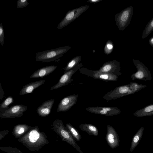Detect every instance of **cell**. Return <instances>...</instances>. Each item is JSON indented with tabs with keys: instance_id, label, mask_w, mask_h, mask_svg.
<instances>
[{
	"instance_id": "4",
	"label": "cell",
	"mask_w": 153,
	"mask_h": 153,
	"mask_svg": "<svg viewBox=\"0 0 153 153\" xmlns=\"http://www.w3.org/2000/svg\"><path fill=\"white\" fill-rule=\"evenodd\" d=\"M53 126L54 131L59 135L63 140L69 144L79 153H83L81 151L80 148L75 142L69 131L64 126L62 120L56 119L53 121Z\"/></svg>"
},
{
	"instance_id": "8",
	"label": "cell",
	"mask_w": 153,
	"mask_h": 153,
	"mask_svg": "<svg viewBox=\"0 0 153 153\" xmlns=\"http://www.w3.org/2000/svg\"><path fill=\"white\" fill-rule=\"evenodd\" d=\"M79 70L81 74L85 75L88 76L105 81H115L118 79L117 76L102 73L97 70H90L84 68H81Z\"/></svg>"
},
{
	"instance_id": "28",
	"label": "cell",
	"mask_w": 153,
	"mask_h": 153,
	"mask_svg": "<svg viewBox=\"0 0 153 153\" xmlns=\"http://www.w3.org/2000/svg\"><path fill=\"white\" fill-rule=\"evenodd\" d=\"M4 33L3 25L0 24V43L3 45L4 41Z\"/></svg>"
},
{
	"instance_id": "10",
	"label": "cell",
	"mask_w": 153,
	"mask_h": 153,
	"mask_svg": "<svg viewBox=\"0 0 153 153\" xmlns=\"http://www.w3.org/2000/svg\"><path fill=\"white\" fill-rule=\"evenodd\" d=\"M83 66L81 63H79L73 68L64 73L56 85L52 87L51 90H55L67 85L73 80L72 76L78 70Z\"/></svg>"
},
{
	"instance_id": "13",
	"label": "cell",
	"mask_w": 153,
	"mask_h": 153,
	"mask_svg": "<svg viewBox=\"0 0 153 153\" xmlns=\"http://www.w3.org/2000/svg\"><path fill=\"white\" fill-rule=\"evenodd\" d=\"M78 94H73L63 98L59 104L57 111H67L75 105L78 100Z\"/></svg>"
},
{
	"instance_id": "20",
	"label": "cell",
	"mask_w": 153,
	"mask_h": 153,
	"mask_svg": "<svg viewBox=\"0 0 153 153\" xmlns=\"http://www.w3.org/2000/svg\"><path fill=\"white\" fill-rule=\"evenodd\" d=\"M31 127L26 124H19L14 128L13 132L15 136L19 137L26 132Z\"/></svg>"
},
{
	"instance_id": "29",
	"label": "cell",
	"mask_w": 153,
	"mask_h": 153,
	"mask_svg": "<svg viewBox=\"0 0 153 153\" xmlns=\"http://www.w3.org/2000/svg\"><path fill=\"white\" fill-rule=\"evenodd\" d=\"M4 91H3L2 85L0 83V100H1L4 96Z\"/></svg>"
},
{
	"instance_id": "5",
	"label": "cell",
	"mask_w": 153,
	"mask_h": 153,
	"mask_svg": "<svg viewBox=\"0 0 153 153\" xmlns=\"http://www.w3.org/2000/svg\"><path fill=\"white\" fill-rule=\"evenodd\" d=\"M133 13V7H128L115 16L116 24L120 31H123L130 23Z\"/></svg>"
},
{
	"instance_id": "16",
	"label": "cell",
	"mask_w": 153,
	"mask_h": 153,
	"mask_svg": "<svg viewBox=\"0 0 153 153\" xmlns=\"http://www.w3.org/2000/svg\"><path fill=\"white\" fill-rule=\"evenodd\" d=\"M45 82V80H41L25 85L21 90L19 95H22L32 93L35 89L42 85Z\"/></svg>"
},
{
	"instance_id": "18",
	"label": "cell",
	"mask_w": 153,
	"mask_h": 153,
	"mask_svg": "<svg viewBox=\"0 0 153 153\" xmlns=\"http://www.w3.org/2000/svg\"><path fill=\"white\" fill-rule=\"evenodd\" d=\"M134 116L141 117L146 116H150L153 115V105L151 104L143 108L138 110L135 112Z\"/></svg>"
},
{
	"instance_id": "17",
	"label": "cell",
	"mask_w": 153,
	"mask_h": 153,
	"mask_svg": "<svg viewBox=\"0 0 153 153\" xmlns=\"http://www.w3.org/2000/svg\"><path fill=\"white\" fill-rule=\"evenodd\" d=\"M57 67L55 65H50L42 68L34 72L30 78H39L46 76L54 71Z\"/></svg>"
},
{
	"instance_id": "26",
	"label": "cell",
	"mask_w": 153,
	"mask_h": 153,
	"mask_svg": "<svg viewBox=\"0 0 153 153\" xmlns=\"http://www.w3.org/2000/svg\"><path fill=\"white\" fill-rule=\"evenodd\" d=\"M113 48V42L110 40L108 41L104 48V51L106 54L110 53L112 51Z\"/></svg>"
},
{
	"instance_id": "22",
	"label": "cell",
	"mask_w": 153,
	"mask_h": 153,
	"mask_svg": "<svg viewBox=\"0 0 153 153\" xmlns=\"http://www.w3.org/2000/svg\"><path fill=\"white\" fill-rule=\"evenodd\" d=\"M144 127H142L138 131L134 137L131 147V151H132L138 144L141 139L144 129Z\"/></svg>"
},
{
	"instance_id": "15",
	"label": "cell",
	"mask_w": 153,
	"mask_h": 153,
	"mask_svg": "<svg viewBox=\"0 0 153 153\" xmlns=\"http://www.w3.org/2000/svg\"><path fill=\"white\" fill-rule=\"evenodd\" d=\"M106 140L108 143L112 148L116 147L118 145V139L115 131L110 126H107Z\"/></svg>"
},
{
	"instance_id": "6",
	"label": "cell",
	"mask_w": 153,
	"mask_h": 153,
	"mask_svg": "<svg viewBox=\"0 0 153 153\" xmlns=\"http://www.w3.org/2000/svg\"><path fill=\"white\" fill-rule=\"evenodd\" d=\"M89 7L88 5H86L68 11L64 18L58 24L57 29H61L66 26L86 10Z\"/></svg>"
},
{
	"instance_id": "27",
	"label": "cell",
	"mask_w": 153,
	"mask_h": 153,
	"mask_svg": "<svg viewBox=\"0 0 153 153\" xmlns=\"http://www.w3.org/2000/svg\"><path fill=\"white\" fill-rule=\"evenodd\" d=\"M28 4L27 0H18L17 2V7L18 8H22L25 7Z\"/></svg>"
},
{
	"instance_id": "2",
	"label": "cell",
	"mask_w": 153,
	"mask_h": 153,
	"mask_svg": "<svg viewBox=\"0 0 153 153\" xmlns=\"http://www.w3.org/2000/svg\"><path fill=\"white\" fill-rule=\"evenodd\" d=\"M145 85L137 83L130 82L129 84L121 85L108 92L103 97L107 102L115 100L128 95L132 94L146 87Z\"/></svg>"
},
{
	"instance_id": "30",
	"label": "cell",
	"mask_w": 153,
	"mask_h": 153,
	"mask_svg": "<svg viewBox=\"0 0 153 153\" xmlns=\"http://www.w3.org/2000/svg\"><path fill=\"white\" fill-rule=\"evenodd\" d=\"M102 1V0H89L87 2L91 3L96 4Z\"/></svg>"
},
{
	"instance_id": "19",
	"label": "cell",
	"mask_w": 153,
	"mask_h": 153,
	"mask_svg": "<svg viewBox=\"0 0 153 153\" xmlns=\"http://www.w3.org/2000/svg\"><path fill=\"white\" fill-rule=\"evenodd\" d=\"M79 128L82 130L86 132L90 135L97 136L98 130L94 126L90 124H82L79 126Z\"/></svg>"
},
{
	"instance_id": "1",
	"label": "cell",
	"mask_w": 153,
	"mask_h": 153,
	"mask_svg": "<svg viewBox=\"0 0 153 153\" xmlns=\"http://www.w3.org/2000/svg\"><path fill=\"white\" fill-rule=\"evenodd\" d=\"M20 141L30 150L36 151L49 143L45 134L40 131L37 126L33 127L21 138Z\"/></svg>"
},
{
	"instance_id": "7",
	"label": "cell",
	"mask_w": 153,
	"mask_h": 153,
	"mask_svg": "<svg viewBox=\"0 0 153 153\" xmlns=\"http://www.w3.org/2000/svg\"><path fill=\"white\" fill-rule=\"evenodd\" d=\"M132 60L137 69V71L131 76L132 79L151 80L152 79L151 74L146 67L138 60L132 59Z\"/></svg>"
},
{
	"instance_id": "12",
	"label": "cell",
	"mask_w": 153,
	"mask_h": 153,
	"mask_svg": "<svg viewBox=\"0 0 153 153\" xmlns=\"http://www.w3.org/2000/svg\"><path fill=\"white\" fill-rule=\"evenodd\" d=\"M85 109L91 113L107 116L117 115L121 112L120 110L116 107H92L86 108Z\"/></svg>"
},
{
	"instance_id": "14",
	"label": "cell",
	"mask_w": 153,
	"mask_h": 153,
	"mask_svg": "<svg viewBox=\"0 0 153 153\" xmlns=\"http://www.w3.org/2000/svg\"><path fill=\"white\" fill-rule=\"evenodd\" d=\"M54 101V99H50L43 103L37 108L39 115L42 117L48 115L51 111Z\"/></svg>"
},
{
	"instance_id": "21",
	"label": "cell",
	"mask_w": 153,
	"mask_h": 153,
	"mask_svg": "<svg viewBox=\"0 0 153 153\" xmlns=\"http://www.w3.org/2000/svg\"><path fill=\"white\" fill-rule=\"evenodd\" d=\"M81 59V56H79L74 57L70 60L64 68V73L70 70L80 63Z\"/></svg>"
},
{
	"instance_id": "32",
	"label": "cell",
	"mask_w": 153,
	"mask_h": 153,
	"mask_svg": "<svg viewBox=\"0 0 153 153\" xmlns=\"http://www.w3.org/2000/svg\"><path fill=\"white\" fill-rule=\"evenodd\" d=\"M5 131L0 132V140L5 135Z\"/></svg>"
},
{
	"instance_id": "11",
	"label": "cell",
	"mask_w": 153,
	"mask_h": 153,
	"mask_svg": "<svg viewBox=\"0 0 153 153\" xmlns=\"http://www.w3.org/2000/svg\"><path fill=\"white\" fill-rule=\"evenodd\" d=\"M120 70V62L116 60H114L104 63L97 71L102 73L117 76L122 74Z\"/></svg>"
},
{
	"instance_id": "9",
	"label": "cell",
	"mask_w": 153,
	"mask_h": 153,
	"mask_svg": "<svg viewBox=\"0 0 153 153\" xmlns=\"http://www.w3.org/2000/svg\"><path fill=\"white\" fill-rule=\"evenodd\" d=\"M27 109V106L24 105H16L6 111L0 113V117L2 118H12L21 117Z\"/></svg>"
},
{
	"instance_id": "31",
	"label": "cell",
	"mask_w": 153,
	"mask_h": 153,
	"mask_svg": "<svg viewBox=\"0 0 153 153\" xmlns=\"http://www.w3.org/2000/svg\"><path fill=\"white\" fill-rule=\"evenodd\" d=\"M149 43L150 45L153 47V36L149 40Z\"/></svg>"
},
{
	"instance_id": "25",
	"label": "cell",
	"mask_w": 153,
	"mask_h": 153,
	"mask_svg": "<svg viewBox=\"0 0 153 153\" xmlns=\"http://www.w3.org/2000/svg\"><path fill=\"white\" fill-rule=\"evenodd\" d=\"M153 30V18L147 24L142 34V39H144L148 36Z\"/></svg>"
},
{
	"instance_id": "3",
	"label": "cell",
	"mask_w": 153,
	"mask_h": 153,
	"mask_svg": "<svg viewBox=\"0 0 153 153\" xmlns=\"http://www.w3.org/2000/svg\"><path fill=\"white\" fill-rule=\"evenodd\" d=\"M71 46L66 45L54 49L46 50L37 53L36 59L37 61L44 62L56 61L61 57L69 50Z\"/></svg>"
},
{
	"instance_id": "23",
	"label": "cell",
	"mask_w": 153,
	"mask_h": 153,
	"mask_svg": "<svg viewBox=\"0 0 153 153\" xmlns=\"http://www.w3.org/2000/svg\"><path fill=\"white\" fill-rule=\"evenodd\" d=\"M66 127L73 137L76 140L79 141L81 136L78 131L69 123H66Z\"/></svg>"
},
{
	"instance_id": "24",
	"label": "cell",
	"mask_w": 153,
	"mask_h": 153,
	"mask_svg": "<svg viewBox=\"0 0 153 153\" xmlns=\"http://www.w3.org/2000/svg\"><path fill=\"white\" fill-rule=\"evenodd\" d=\"M13 102V99L11 96L6 98L0 105V112H3L9 108V105Z\"/></svg>"
}]
</instances>
